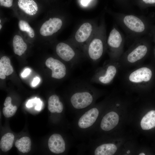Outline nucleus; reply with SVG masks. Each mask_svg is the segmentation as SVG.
<instances>
[{"label": "nucleus", "mask_w": 155, "mask_h": 155, "mask_svg": "<svg viewBox=\"0 0 155 155\" xmlns=\"http://www.w3.org/2000/svg\"><path fill=\"white\" fill-rule=\"evenodd\" d=\"M100 91L87 82L78 80L70 84L66 95L70 111L77 115L91 107Z\"/></svg>", "instance_id": "nucleus-1"}, {"label": "nucleus", "mask_w": 155, "mask_h": 155, "mask_svg": "<svg viewBox=\"0 0 155 155\" xmlns=\"http://www.w3.org/2000/svg\"><path fill=\"white\" fill-rule=\"evenodd\" d=\"M102 105L95 104L76 115L70 123V129L74 137L84 142L91 138L99 121Z\"/></svg>", "instance_id": "nucleus-2"}, {"label": "nucleus", "mask_w": 155, "mask_h": 155, "mask_svg": "<svg viewBox=\"0 0 155 155\" xmlns=\"http://www.w3.org/2000/svg\"><path fill=\"white\" fill-rule=\"evenodd\" d=\"M113 15L127 36L135 40L150 35L154 26L150 20L143 16L120 13Z\"/></svg>", "instance_id": "nucleus-3"}, {"label": "nucleus", "mask_w": 155, "mask_h": 155, "mask_svg": "<svg viewBox=\"0 0 155 155\" xmlns=\"http://www.w3.org/2000/svg\"><path fill=\"white\" fill-rule=\"evenodd\" d=\"M106 41L102 23L98 28L96 36L89 40L83 50L85 57L94 65L99 61L106 50Z\"/></svg>", "instance_id": "nucleus-4"}, {"label": "nucleus", "mask_w": 155, "mask_h": 155, "mask_svg": "<svg viewBox=\"0 0 155 155\" xmlns=\"http://www.w3.org/2000/svg\"><path fill=\"white\" fill-rule=\"evenodd\" d=\"M76 48L71 44L62 42L58 43L56 47L57 55L66 63L71 69L80 64L82 61V57H85L84 53H81Z\"/></svg>", "instance_id": "nucleus-5"}, {"label": "nucleus", "mask_w": 155, "mask_h": 155, "mask_svg": "<svg viewBox=\"0 0 155 155\" xmlns=\"http://www.w3.org/2000/svg\"><path fill=\"white\" fill-rule=\"evenodd\" d=\"M124 41L123 34L116 26H114L106 41V50L111 61L114 62L121 55Z\"/></svg>", "instance_id": "nucleus-6"}, {"label": "nucleus", "mask_w": 155, "mask_h": 155, "mask_svg": "<svg viewBox=\"0 0 155 155\" xmlns=\"http://www.w3.org/2000/svg\"><path fill=\"white\" fill-rule=\"evenodd\" d=\"M117 69L113 62L97 69L90 79L92 83L108 85L112 82L117 73Z\"/></svg>", "instance_id": "nucleus-7"}, {"label": "nucleus", "mask_w": 155, "mask_h": 155, "mask_svg": "<svg viewBox=\"0 0 155 155\" xmlns=\"http://www.w3.org/2000/svg\"><path fill=\"white\" fill-rule=\"evenodd\" d=\"M148 36L135 40L133 45L125 53V57L128 62L135 63L142 59L147 55L148 51Z\"/></svg>", "instance_id": "nucleus-8"}, {"label": "nucleus", "mask_w": 155, "mask_h": 155, "mask_svg": "<svg viewBox=\"0 0 155 155\" xmlns=\"http://www.w3.org/2000/svg\"><path fill=\"white\" fill-rule=\"evenodd\" d=\"M73 138L71 135L64 137L59 133H54L49 137L48 146L50 151L54 154H61L71 148L73 142Z\"/></svg>", "instance_id": "nucleus-9"}, {"label": "nucleus", "mask_w": 155, "mask_h": 155, "mask_svg": "<svg viewBox=\"0 0 155 155\" xmlns=\"http://www.w3.org/2000/svg\"><path fill=\"white\" fill-rule=\"evenodd\" d=\"M93 26L90 23L83 24L76 32L74 41L71 44L77 48L83 49L89 40L93 31Z\"/></svg>", "instance_id": "nucleus-10"}, {"label": "nucleus", "mask_w": 155, "mask_h": 155, "mask_svg": "<svg viewBox=\"0 0 155 155\" xmlns=\"http://www.w3.org/2000/svg\"><path fill=\"white\" fill-rule=\"evenodd\" d=\"M45 65L51 70V77L53 78L61 80L68 75L69 72L68 67L59 59L50 57L46 60Z\"/></svg>", "instance_id": "nucleus-11"}, {"label": "nucleus", "mask_w": 155, "mask_h": 155, "mask_svg": "<svg viewBox=\"0 0 155 155\" xmlns=\"http://www.w3.org/2000/svg\"><path fill=\"white\" fill-rule=\"evenodd\" d=\"M100 120L93 136L100 131L108 132L112 130L118 124L119 118L116 112L112 111L107 112Z\"/></svg>", "instance_id": "nucleus-12"}, {"label": "nucleus", "mask_w": 155, "mask_h": 155, "mask_svg": "<svg viewBox=\"0 0 155 155\" xmlns=\"http://www.w3.org/2000/svg\"><path fill=\"white\" fill-rule=\"evenodd\" d=\"M62 24L61 20L58 18H50L42 25L40 29V33L44 36L51 35L61 28Z\"/></svg>", "instance_id": "nucleus-13"}, {"label": "nucleus", "mask_w": 155, "mask_h": 155, "mask_svg": "<svg viewBox=\"0 0 155 155\" xmlns=\"http://www.w3.org/2000/svg\"><path fill=\"white\" fill-rule=\"evenodd\" d=\"M152 75V71L149 68L142 67L131 73L129 76V80L134 84H141L149 81L151 79Z\"/></svg>", "instance_id": "nucleus-14"}, {"label": "nucleus", "mask_w": 155, "mask_h": 155, "mask_svg": "<svg viewBox=\"0 0 155 155\" xmlns=\"http://www.w3.org/2000/svg\"><path fill=\"white\" fill-rule=\"evenodd\" d=\"M48 107L49 110L52 113L61 115L63 112V103L56 94H53L49 98Z\"/></svg>", "instance_id": "nucleus-15"}, {"label": "nucleus", "mask_w": 155, "mask_h": 155, "mask_svg": "<svg viewBox=\"0 0 155 155\" xmlns=\"http://www.w3.org/2000/svg\"><path fill=\"white\" fill-rule=\"evenodd\" d=\"M18 7L26 13L33 16L36 13L38 7L34 0H18Z\"/></svg>", "instance_id": "nucleus-16"}, {"label": "nucleus", "mask_w": 155, "mask_h": 155, "mask_svg": "<svg viewBox=\"0 0 155 155\" xmlns=\"http://www.w3.org/2000/svg\"><path fill=\"white\" fill-rule=\"evenodd\" d=\"M13 71L9 59L6 56L2 57L0 60V78L5 79L6 76L11 75Z\"/></svg>", "instance_id": "nucleus-17"}, {"label": "nucleus", "mask_w": 155, "mask_h": 155, "mask_svg": "<svg viewBox=\"0 0 155 155\" xmlns=\"http://www.w3.org/2000/svg\"><path fill=\"white\" fill-rule=\"evenodd\" d=\"M142 129L148 130L155 127V110L149 112L142 118L140 123Z\"/></svg>", "instance_id": "nucleus-18"}, {"label": "nucleus", "mask_w": 155, "mask_h": 155, "mask_svg": "<svg viewBox=\"0 0 155 155\" xmlns=\"http://www.w3.org/2000/svg\"><path fill=\"white\" fill-rule=\"evenodd\" d=\"M13 45L14 53L19 56L24 53L27 48L26 44L22 37L18 35H15L13 39Z\"/></svg>", "instance_id": "nucleus-19"}, {"label": "nucleus", "mask_w": 155, "mask_h": 155, "mask_svg": "<svg viewBox=\"0 0 155 155\" xmlns=\"http://www.w3.org/2000/svg\"><path fill=\"white\" fill-rule=\"evenodd\" d=\"M14 137L12 133H8L1 137L0 142V148L3 152L9 150L13 146Z\"/></svg>", "instance_id": "nucleus-20"}, {"label": "nucleus", "mask_w": 155, "mask_h": 155, "mask_svg": "<svg viewBox=\"0 0 155 155\" xmlns=\"http://www.w3.org/2000/svg\"><path fill=\"white\" fill-rule=\"evenodd\" d=\"M30 139L28 137H24L16 142L15 145L18 150L23 153H28L31 148Z\"/></svg>", "instance_id": "nucleus-21"}, {"label": "nucleus", "mask_w": 155, "mask_h": 155, "mask_svg": "<svg viewBox=\"0 0 155 155\" xmlns=\"http://www.w3.org/2000/svg\"><path fill=\"white\" fill-rule=\"evenodd\" d=\"M19 26L21 30L26 32L30 37L33 38L34 37V31L27 22L21 20L19 22Z\"/></svg>", "instance_id": "nucleus-22"}, {"label": "nucleus", "mask_w": 155, "mask_h": 155, "mask_svg": "<svg viewBox=\"0 0 155 155\" xmlns=\"http://www.w3.org/2000/svg\"><path fill=\"white\" fill-rule=\"evenodd\" d=\"M17 109L16 106H13L11 103L5 106L3 109V112L4 116L7 118L11 117L15 114Z\"/></svg>", "instance_id": "nucleus-23"}, {"label": "nucleus", "mask_w": 155, "mask_h": 155, "mask_svg": "<svg viewBox=\"0 0 155 155\" xmlns=\"http://www.w3.org/2000/svg\"><path fill=\"white\" fill-rule=\"evenodd\" d=\"M139 4L142 8L155 5V0H138Z\"/></svg>", "instance_id": "nucleus-24"}, {"label": "nucleus", "mask_w": 155, "mask_h": 155, "mask_svg": "<svg viewBox=\"0 0 155 155\" xmlns=\"http://www.w3.org/2000/svg\"><path fill=\"white\" fill-rule=\"evenodd\" d=\"M13 2V0H0V5L9 7L12 6Z\"/></svg>", "instance_id": "nucleus-25"}, {"label": "nucleus", "mask_w": 155, "mask_h": 155, "mask_svg": "<svg viewBox=\"0 0 155 155\" xmlns=\"http://www.w3.org/2000/svg\"><path fill=\"white\" fill-rule=\"evenodd\" d=\"M30 71L31 70L30 69H26L22 74V76L23 78L26 77L30 74Z\"/></svg>", "instance_id": "nucleus-26"}, {"label": "nucleus", "mask_w": 155, "mask_h": 155, "mask_svg": "<svg viewBox=\"0 0 155 155\" xmlns=\"http://www.w3.org/2000/svg\"><path fill=\"white\" fill-rule=\"evenodd\" d=\"M40 78L38 77L34 78L32 82V85L33 86H36L40 81Z\"/></svg>", "instance_id": "nucleus-27"}, {"label": "nucleus", "mask_w": 155, "mask_h": 155, "mask_svg": "<svg viewBox=\"0 0 155 155\" xmlns=\"http://www.w3.org/2000/svg\"><path fill=\"white\" fill-rule=\"evenodd\" d=\"M11 98L10 97H7L5 99L4 103L5 106H6L11 103Z\"/></svg>", "instance_id": "nucleus-28"}, {"label": "nucleus", "mask_w": 155, "mask_h": 155, "mask_svg": "<svg viewBox=\"0 0 155 155\" xmlns=\"http://www.w3.org/2000/svg\"><path fill=\"white\" fill-rule=\"evenodd\" d=\"M91 0H81V3L84 6H87Z\"/></svg>", "instance_id": "nucleus-29"}, {"label": "nucleus", "mask_w": 155, "mask_h": 155, "mask_svg": "<svg viewBox=\"0 0 155 155\" xmlns=\"http://www.w3.org/2000/svg\"><path fill=\"white\" fill-rule=\"evenodd\" d=\"M34 102V100H30L28 101L26 104L27 107H30L32 106V103Z\"/></svg>", "instance_id": "nucleus-30"}, {"label": "nucleus", "mask_w": 155, "mask_h": 155, "mask_svg": "<svg viewBox=\"0 0 155 155\" xmlns=\"http://www.w3.org/2000/svg\"><path fill=\"white\" fill-rule=\"evenodd\" d=\"M139 155H145V154L144 153H142L140 154Z\"/></svg>", "instance_id": "nucleus-31"}, {"label": "nucleus", "mask_w": 155, "mask_h": 155, "mask_svg": "<svg viewBox=\"0 0 155 155\" xmlns=\"http://www.w3.org/2000/svg\"><path fill=\"white\" fill-rule=\"evenodd\" d=\"M2 27V25L1 24H0V29H1Z\"/></svg>", "instance_id": "nucleus-32"}, {"label": "nucleus", "mask_w": 155, "mask_h": 155, "mask_svg": "<svg viewBox=\"0 0 155 155\" xmlns=\"http://www.w3.org/2000/svg\"><path fill=\"white\" fill-rule=\"evenodd\" d=\"M127 154H129L130 153V151L129 150H128L127 152Z\"/></svg>", "instance_id": "nucleus-33"}, {"label": "nucleus", "mask_w": 155, "mask_h": 155, "mask_svg": "<svg viewBox=\"0 0 155 155\" xmlns=\"http://www.w3.org/2000/svg\"><path fill=\"white\" fill-rule=\"evenodd\" d=\"M0 23L1 22V20H0Z\"/></svg>", "instance_id": "nucleus-34"}]
</instances>
